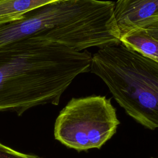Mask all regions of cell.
Instances as JSON below:
<instances>
[{
  "label": "cell",
  "mask_w": 158,
  "mask_h": 158,
  "mask_svg": "<svg viewBox=\"0 0 158 158\" xmlns=\"http://www.w3.org/2000/svg\"><path fill=\"white\" fill-rule=\"evenodd\" d=\"M92 56L64 44L31 37L0 48V112L18 115L33 107L58 105Z\"/></svg>",
  "instance_id": "6da1fadb"
},
{
  "label": "cell",
  "mask_w": 158,
  "mask_h": 158,
  "mask_svg": "<svg viewBox=\"0 0 158 158\" xmlns=\"http://www.w3.org/2000/svg\"><path fill=\"white\" fill-rule=\"evenodd\" d=\"M89 70L126 113L146 128H158V63L123 45L100 49Z\"/></svg>",
  "instance_id": "7a4b0ae2"
},
{
  "label": "cell",
  "mask_w": 158,
  "mask_h": 158,
  "mask_svg": "<svg viewBox=\"0 0 158 158\" xmlns=\"http://www.w3.org/2000/svg\"><path fill=\"white\" fill-rule=\"evenodd\" d=\"M95 24L92 0H58L0 25V48L31 37H41L78 50L89 40Z\"/></svg>",
  "instance_id": "3957f363"
},
{
  "label": "cell",
  "mask_w": 158,
  "mask_h": 158,
  "mask_svg": "<svg viewBox=\"0 0 158 158\" xmlns=\"http://www.w3.org/2000/svg\"><path fill=\"white\" fill-rule=\"evenodd\" d=\"M120 124L110 99L104 96L73 98L54 123L56 140L77 151L100 149Z\"/></svg>",
  "instance_id": "277c9868"
},
{
  "label": "cell",
  "mask_w": 158,
  "mask_h": 158,
  "mask_svg": "<svg viewBox=\"0 0 158 158\" xmlns=\"http://www.w3.org/2000/svg\"><path fill=\"white\" fill-rule=\"evenodd\" d=\"M114 17L120 36L158 21V0H117Z\"/></svg>",
  "instance_id": "5b68a950"
},
{
  "label": "cell",
  "mask_w": 158,
  "mask_h": 158,
  "mask_svg": "<svg viewBox=\"0 0 158 158\" xmlns=\"http://www.w3.org/2000/svg\"><path fill=\"white\" fill-rule=\"evenodd\" d=\"M120 41L127 48L158 63V21L128 31Z\"/></svg>",
  "instance_id": "8992f818"
},
{
  "label": "cell",
  "mask_w": 158,
  "mask_h": 158,
  "mask_svg": "<svg viewBox=\"0 0 158 158\" xmlns=\"http://www.w3.org/2000/svg\"><path fill=\"white\" fill-rule=\"evenodd\" d=\"M58 0H0V25L22 18L25 14Z\"/></svg>",
  "instance_id": "52a82bcc"
},
{
  "label": "cell",
  "mask_w": 158,
  "mask_h": 158,
  "mask_svg": "<svg viewBox=\"0 0 158 158\" xmlns=\"http://www.w3.org/2000/svg\"><path fill=\"white\" fill-rule=\"evenodd\" d=\"M0 158H42L35 154L20 152L0 143Z\"/></svg>",
  "instance_id": "ba28073f"
},
{
  "label": "cell",
  "mask_w": 158,
  "mask_h": 158,
  "mask_svg": "<svg viewBox=\"0 0 158 158\" xmlns=\"http://www.w3.org/2000/svg\"><path fill=\"white\" fill-rule=\"evenodd\" d=\"M152 158H153V157H152Z\"/></svg>",
  "instance_id": "9c48e42d"
}]
</instances>
